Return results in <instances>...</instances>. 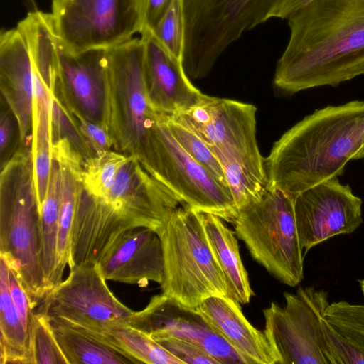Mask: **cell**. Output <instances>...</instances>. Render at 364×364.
I'll use <instances>...</instances> for the list:
<instances>
[{"instance_id":"obj_4","label":"cell","mask_w":364,"mask_h":364,"mask_svg":"<svg viewBox=\"0 0 364 364\" xmlns=\"http://www.w3.org/2000/svg\"><path fill=\"white\" fill-rule=\"evenodd\" d=\"M183 66L190 80L206 77L223 53L244 32L271 18L287 19L297 0H182Z\"/></svg>"},{"instance_id":"obj_31","label":"cell","mask_w":364,"mask_h":364,"mask_svg":"<svg viewBox=\"0 0 364 364\" xmlns=\"http://www.w3.org/2000/svg\"><path fill=\"white\" fill-rule=\"evenodd\" d=\"M325 318L342 336L364 352V305L346 301L328 306Z\"/></svg>"},{"instance_id":"obj_41","label":"cell","mask_w":364,"mask_h":364,"mask_svg":"<svg viewBox=\"0 0 364 364\" xmlns=\"http://www.w3.org/2000/svg\"><path fill=\"white\" fill-rule=\"evenodd\" d=\"M311 1H312V0H298L299 9H300L302 6H304V5H306V4L310 2Z\"/></svg>"},{"instance_id":"obj_22","label":"cell","mask_w":364,"mask_h":364,"mask_svg":"<svg viewBox=\"0 0 364 364\" xmlns=\"http://www.w3.org/2000/svg\"><path fill=\"white\" fill-rule=\"evenodd\" d=\"M52 155L58 162L60 171L58 267L63 276L69 262L71 230L83 189L82 179L85 159L65 138L53 142Z\"/></svg>"},{"instance_id":"obj_38","label":"cell","mask_w":364,"mask_h":364,"mask_svg":"<svg viewBox=\"0 0 364 364\" xmlns=\"http://www.w3.org/2000/svg\"><path fill=\"white\" fill-rule=\"evenodd\" d=\"M9 292L23 327L30 336L35 309L16 272L9 266ZM31 340V339H30Z\"/></svg>"},{"instance_id":"obj_18","label":"cell","mask_w":364,"mask_h":364,"mask_svg":"<svg viewBox=\"0 0 364 364\" xmlns=\"http://www.w3.org/2000/svg\"><path fill=\"white\" fill-rule=\"evenodd\" d=\"M58 78L52 90L89 120L102 124L107 49L73 52L59 40Z\"/></svg>"},{"instance_id":"obj_39","label":"cell","mask_w":364,"mask_h":364,"mask_svg":"<svg viewBox=\"0 0 364 364\" xmlns=\"http://www.w3.org/2000/svg\"><path fill=\"white\" fill-rule=\"evenodd\" d=\"M19 136L17 121L13 112L5 102L1 103L0 114V156L1 168L15 154L16 136Z\"/></svg>"},{"instance_id":"obj_40","label":"cell","mask_w":364,"mask_h":364,"mask_svg":"<svg viewBox=\"0 0 364 364\" xmlns=\"http://www.w3.org/2000/svg\"><path fill=\"white\" fill-rule=\"evenodd\" d=\"M173 0H141L142 31H151L168 9Z\"/></svg>"},{"instance_id":"obj_21","label":"cell","mask_w":364,"mask_h":364,"mask_svg":"<svg viewBox=\"0 0 364 364\" xmlns=\"http://www.w3.org/2000/svg\"><path fill=\"white\" fill-rule=\"evenodd\" d=\"M196 309L237 351L245 364H275L264 331L249 322L238 301L228 296H210Z\"/></svg>"},{"instance_id":"obj_26","label":"cell","mask_w":364,"mask_h":364,"mask_svg":"<svg viewBox=\"0 0 364 364\" xmlns=\"http://www.w3.org/2000/svg\"><path fill=\"white\" fill-rule=\"evenodd\" d=\"M51 104V91L45 84L37 82L34 86L31 144L38 206L43 200L47 192L53 163Z\"/></svg>"},{"instance_id":"obj_11","label":"cell","mask_w":364,"mask_h":364,"mask_svg":"<svg viewBox=\"0 0 364 364\" xmlns=\"http://www.w3.org/2000/svg\"><path fill=\"white\" fill-rule=\"evenodd\" d=\"M58 37L73 52L109 49L142 31L141 0H52Z\"/></svg>"},{"instance_id":"obj_29","label":"cell","mask_w":364,"mask_h":364,"mask_svg":"<svg viewBox=\"0 0 364 364\" xmlns=\"http://www.w3.org/2000/svg\"><path fill=\"white\" fill-rule=\"evenodd\" d=\"M130 158L110 149L84 160L82 179L84 191L95 198H105L117 173Z\"/></svg>"},{"instance_id":"obj_43","label":"cell","mask_w":364,"mask_h":364,"mask_svg":"<svg viewBox=\"0 0 364 364\" xmlns=\"http://www.w3.org/2000/svg\"><path fill=\"white\" fill-rule=\"evenodd\" d=\"M359 283H360V285L362 293H363V294L364 296V279L360 280Z\"/></svg>"},{"instance_id":"obj_20","label":"cell","mask_w":364,"mask_h":364,"mask_svg":"<svg viewBox=\"0 0 364 364\" xmlns=\"http://www.w3.org/2000/svg\"><path fill=\"white\" fill-rule=\"evenodd\" d=\"M0 88L1 98L17 121L21 145L31 144L33 71L28 46L17 28L2 31L0 35Z\"/></svg>"},{"instance_id":"obj_36","label":"cell","mask_w":364,"mask_h":364,"mask_svg":"<svg viewBox=\"0 0 364 364\" xmlns=\"http://www.w3.org/2000/svg\"><path fill=\"white\" fill-rule=\"evenodd\" d=\"M153 339L183 364H221L201 347L190 341L167 336Z\"/></svg>"},{"instance_id":"obj_28","label":"cell","mask_w":364,"mask_h":364,"mask_svg":"<svg viewBox=\"0 0 364 364\" xmlns=\"http://www.w3.org/2000/svg\"><path fill=\"white\" fill-rule=\"evenodd\" d=\"M109 343L123 351L138 363L183 364L144 332L129 322H118L101 333Z\"/></svg>"},{"instance_id":"obj_30","label":"cell","mask_w":364,"mask_h":364,"mask_svg":"<svg viewBox=\"0 0 364 364\" xmlns=\"http://www.w3.org/2000/svg\"><path fill=\"white\" fill-rule=\"evenodd\" d=\"M158 114L180 145L228 186L222 166L207 143L176 117Z\"/></svg>"},{"instance_id":"obj_27","label":"cell","mask_w":364,"mask_h":364,"mask_svg":"<svg viewBox=\"0 0 364 364\" xmlns=\"http://www.w3.org/2000/svg\"><path fill=\"white\" fill-rule=\"evenodd\" d=\"M60 171L53 159L46 194L39 206L41 264L48 292L62 282L58 267Z\"/></svg>"},{"instance_id":"obj_12","label":"cell","mask_w":364,"mask_h":364,"mask_svg":"<svg viewBox=\"0 0 364 364\" xmlns=\"http://www.w3.org/2000/svg\"><path fill=\"white\" fill-rule=\"evenodd\" d=\"M38 312L101 333L112 323L129 322L134 311L116 298L96 265L70 269L67 279L46 294Z\"/></svg>"},{"instance_id":"obj_19","label":"cell","mask_w":364,"mask_h":364,"mask_svg":"<svg viewBox=\"0 0 364 364\" xmlns=\"http://www.w3.org/2000/svg\"><path fill=\"white\" fill-rule=\"evenodd\" d=\"M106 280L146 287L161 284L164 257L159 235L146 227L124 232L98 264Z\"/></svg>"},{"instance_id":"obj_23","label":"cell","mask_w":364,"mask_h":364,"mask_svg":"<svg viewBox=\"0 0 364 364\" xmlns=\"http://www.w3.org/2000/svg\"><path fill=\"white\" fill-rule=\"evenodd\" d=\"M202 220L210 247L223 273L229 296L242 304L249 303L254 292L235 231L213 214L202 213Z\"/></svg>"},{"instance_id":"obj_42","label":"cell","mask_w":364,"mask_h":364,"mask_svg":"<svg viewBox=\"0 0 364 364\" xmlns=\"http://www.w3.org/2000/svg\"><path fill=\"white\" fill-rule=\"evenodd\" d=\"M359 159H364V141L360 151Z\"/></svg>"},{"instance_id":"obj_15","label":"cell","mask_w":364,"mask_h":364,"mask_svg":"<svg viewBox=\"0 0 364 364\" xmlns=\"http://www.w3.org/2000/svg\"><path fill=\"white\" fill-rule=\"evenodd\" d=\"M102 200L138 226L151 228L158 234L172 213L181 205L132 156L122 166Z\"/></svg>"},{"instance_id":"obj_32","label":"cell","mask_w":364,"mask_h":364,"mask_svg":"<svg viewBox=\"0 0 364 364\" xmlns=\"http://www.w3.org/2000/svg\"><path fill=\"white\" fill-rule=\"evenodd\" d=\"M33 364H68L44 314H34L30 333Z\"/></svg>"},{"instance_id":"obj_7","label":"cell","mask_w":364,"mask_h":364,"mask_svg":"<svg viewBox=\"0 0 364 364\" xmlns=\"http://www.w3.org/2000/svg\"><path fill=\"white\" fill-rule=\"evenodd\" d=\"M234 231L252 258L282 283L294 287L304 278V257L294 199L267 184L255 200L239 208Z\"/></svg>"},{"instance_id":"obj_2","label":"cell","mask_w":364,"mask_h":364,"mask_svg":"<svg viewBox=\"0 0 364 364\" xmlns=\"http://www.w3.org/2000/svg\"><path fill=\"white\" fill-rule=\"evenodd\" d=\"M364 141V101L314 111L285 132L264 159L268 184L293 199L344 173L359 160Z\"/></svg>"},{"instance_id":"obj_10","label":"cell","mask_w":364,"mask_h":364,"mask_svg":"<svg viewBox=\"0 0 364 364\" xmlns=\"http://www.w3.org/2000/svg\"><path fill=\"white\" fill-rule=\"evenodd\" d=\"M285 304L272 301L263 310L264 332L275 364H336L328 346L323 319L328 294L313 287L284 292Z\"/></svg>"},{"instance_id":"obj_16","label":"cell","mask_w":364,"mask_h":364,"mask_svg":"<svg viewBox=\"0 0 364 364\" xmlns=\"http://www.w3.org/2000/svg\"><path fill=\"white\" fill-rule=\"evenodd\" d=\"M136 227L139 226L82 189L71 230L68 265L70 269L98 265L119 237Z\"/></svg>"},{"instance_id":"obj_35","label":"cell","mask_w":364,"mask_h":364,"mask_svg":"<svg viewBox=\"0 0 364 364\" xmlns=\"http://www.w3.org/2000/svg\"><path fill=\"white\" fill-rule=\"evenodd\" d=\"M58 98L76 119L82 135L95 156L112 149V139L102 124L89 120L68 101L58 96Z\"/></svg>"},{"instance_id":"obj_8","label":"cell","mask_w":364,"mask_h":364,"mask_svg":"<svg viewBox=\"0 0 364 364\" xmlns=\"http://www.w3.org/2000/svg\"><path fill=\"white\" fill-rule=\"evenodd\" d=\"M210 118L193 130L212 149L223 169L237 208L257 198L268 184L256 137V107L212 97Z\"/></svg>"},{"instance_id":"obj_17","label":"cell","mask_w":364,"mask_h":364,"mask_svg":"<svg viewBox=\"0 0 364 364\" xmlns=\"http://www.w3.org/2000/svg\"><path fill=\"white\" fill-rule=\"evenodd\" d=\"M144 43V79L148 98L159 114L177 115L209 97L186 75L183 63L167 51L151 32L141 33Z\"/></svg>"},{"instance_id":"obj_3","label":"cell","mask_w":364,"mask_h":364,"mask_svg":"<svg viewBox=\"0 0 364 364\" xmlns=\"http://www.w3.org/2000/svg\"><path fill=\"white\" fill-rule=\"evenodd\" d=\"M0 255L18 274L35 308L48 290L41 264L39 206L31 144L21 146L1 168Z\"/></svg>"},{"instance_id":"obj_24","label":"cell","mask_w":364,"mask_h":364,"mask_svg":"<svg viewBox=\"0 0 364 364\" xmlns=\"http://www.w3.org/2000/svg\"><path fill=\"white\" fill-rule=\"evenodd\" d=\"M48 317L68 364L138 363L132 357L107 342L101 333L55 318Z\"/></svg>"},{"instance_id":"obj_6","label":"cell","mask_w":364,"mask_h":364,"mask_svg":"<svg viewBox=\"0 0 364 364\" xmlns=\"http://www.w3.org/2000/svg\"><path fill=\"white\" fill-rule=\"evenodd\" d=\"M159 235L164 257L162 294L191 309L210 296H229L205 233L202 213L178 207Z\"/></svg>"},{"instance_id":"obj_33","label":"cell","mask_w":364,"mask_h":364,"mask_svg":"<svg viewBox=\"0 0 364 364\" xmlns=\"http://www.w3.org/2000/svg\"><path fill=\"white\" fill-rule=\"evenodd\" d=\"M182 0H173L154 28L149 31L171 54L182 60L185 43V18Z\"/></svg>"},{"instance_id":"obj_9","label":"cell","mask_w":364,"mask_h":364,"mask_svg":"<svg viewBox=\"0 0 364 364\" xmlns=\"http://www.w3.org/2000/svg\"><path fill=\"white\" fill-rule=\"evenodd\" d=\"M143 167L182 206L233 223L237 208L229 187L180 145L158 113L151 151Z\"/></svg>"},{"instance_id":"obj_37","label":"cell","mask_w":364,"mask_h":364,"mask_svg":"<svg viewBox=\"0 0 364 364\" xmlns=\"http://www.w3.org/2000/svg\"><path fill=\"white\" fill-rule=\"evenodd\" d=\"M327 341L336 364H364V352L323 319Z\"/></svg>"},{"instance_id":"obj_25","label":"cell","mask_w":364,"mask_h":364,"mask_svg":"<svg viewBox=\"0 0 364 364\" xmlns=\"http://www.w3.org/2000/svg\"><path fill=\"white\" fill-rule=\"evenodd\" d=\"M0 363L33 364L30 336L9 292V264L0 255Z\"/></svg>"},{"instance_id":"obj_13","label":"cell","mask_w":364,"mask_h":364,"mask_svg":"<svg viewBox=\"0 0 364 364\" xmlns=\"http://www.w3.org/2000/svg\"><path fill=\"white\" fill-rule=\"evenodd\" d=\"M361 198L338 177L323 181L294 198L301 246L307 252L329 238L350 234L363 223Z\"/></svg>"},{"instance_id":"obj_1","label":"cell","mask_w":364,"mask_h":364,"mask_svg":"<svg viewBox=\"0 0 364 364\" xmlns=\"http://www.w3.org/2000/svg\"><path fill=\"white\" fill-rule=\"evenodd\" d=\"M274 86L286 94L364 75V0H312L287 18Z\"/></svg>"},{"instance_id":"obj_5","label":"cell","mask_w":364,"mask_h":364,"mask_svg":"<svg viewBox=\"0 0 364 364\" xmlns=\"http://www.w3.org/2000/svg\"><path fill=\"white\" fill-rule=\"evenodd\" d=\"M107 50L102 124L112 148L144 165L150 154L156 122L144 79V43L133 38Z\"/></svg>"},{"instance_id":"obj_34","label":"cell","mask_w":364,"mask_h":364,"mask_svg":"<svg viewBox=\"0 0 364 364\" xmlns=\"http://www.w3.org/2000/svg\"><path fill=\"white\" fill-rule=\"evenodd\" d=\"M50 118L53 142L65 138L85 160L95 156L82 135L76 119L53 91Z\"/></svg>"},{"instance_id":"obj_14","label":"cell","mask_w":364,"mask_h":364,"mask_svg":"<svg viewBox=\"0 0 364 364\" xmlns=\"http://www.w3.org/2000/svg\"><path fill=\"white\" fill-rule=\"evenodd\" d=\"M129 324L152 338L173 337L201 347L221 364H245L237 351L196 309L187 308L164 294L134 311Z\"/></svg>"}]
</instances>
